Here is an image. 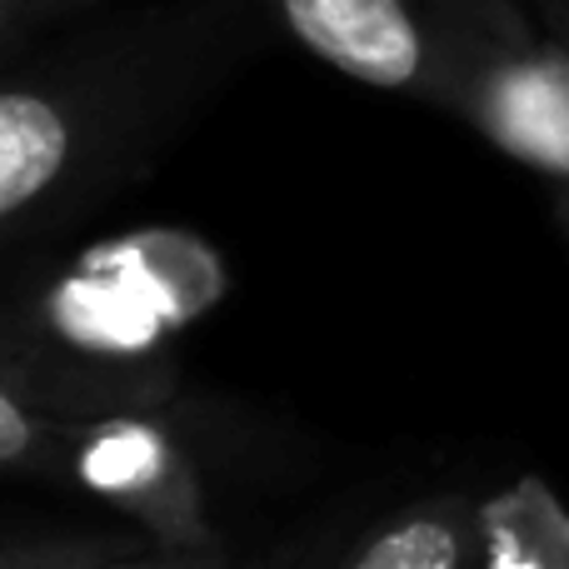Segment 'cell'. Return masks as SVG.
<instances>
[{"mask_svg":"<svg viewBox=\"0 0 569 569\" xmlns=\"http://www.w3.org/2000/svg\"><path fill=\"white\" fill-rule=\"evenodd\" d=\"M305 56L370 90L440 106L450 80L455 0H260Z\"/></svg>","mask_w":569,"mask_h":569,"instance_id":"obj_5","label":"cell"},{"mask_svg":"<svg viewBox=\"0 0 569 569\" xmlns=\"http://www.w3.org/2000/svg\"><path fill=\"white\" fill-rule=\"evenodd\" d=\"M256 560L270 565H335V569H485L480 495L435 490L395 500L375 515L325 525L270 545Z\"/></svg>","mask_w":569,"mask_h":569,"instance_id":"obj_6","label":"cell"},{"mask_svg":"<svg viewBox=\"0 0 569 569\" xmlns=\"http://www.w3.org/2000/svg\"><path fill=\"white\" fill-rule=\"evenodd\" d=\"M440 110L550 186L569 236V46L525 0H455Z\"/></svg>","mask_w":569,"mask_h":569,"instance_id":"obj_4","label":"cell"},{"mask_svg":"<svg viewBox=\"0 0 569 569\" xmlns=\"http://www.w3.org/2000/svg\"><path fill=\"white\" fill-rule=\"evenodd\" d=\"M270 450L230 405L180 390L166 405L66 420L56 490L146 530L176 569H210L240 560L226 510L266 495Z\"/></svg>","mask_w":569,"mask_h":569,"instance_id":"obj_3","label":"cell"},{"mask_svg":"<svg viewBox=\"0 0 569 569\" xmlns=\"http://www.w3.org/2000/svg\"><path fill=\"white\" fill-rule=\"evenodd\" d=\"M76 6H80V16H90V10H96V6H106V0H76Z\"/></svg>","mask_w":569,"mask_h":569,"instance_id":"obj_12","label":"cell"},{"mask_svg":"<svg viewBox=\"0 0 569 569\" xmlns=\"http://www.w3.org/2000/svg\"><path fill=\"white\" fill-rule=\"evenodd\" d=\"M230 290V260L186 226H126L70 256L30 250L0 290V365L70 420L166 405Z\"/></svg>","mask_w":569,"mask_h":569,"instance_id":"obj_2","label":"cell"},{"mask_svg":"<svg viewBox=\"0 0 569 569\" xmlns=\"http://www.w3.org/2000/svg\"><path fill=\"white\" fill-rule=\"evenodd\" d=\"M0 569H176L130 520H46L0 515Z\"/></svg>","mask_w":569,"mask_h":569,"instance_id":"obj_7","label":"cell"},{"mask_svg":"<svg viewBox=\"0 0 569 569\" xmlns=\"http://www.w3.org/2000/svg\"><path fill=\"white\" fill-rule=\"evenodd\" d=\"M70 16H80L76 0H0V60H10Z\"/></svg>","mask_w":569,"mask_h":569,"instance_id":"obj_10","label":"cell"},{"mask_svg":"<svg viewBox=\"0 0 569 569\" xmlns=\"http://www.w3.org/2000/svg\"><path fill=\"white\" fill-rule=\"evenodd\" d=\"M485 569H569V510L540 475L480 495Z\"/></svg>","mask_w":569,"mask_h":569,"instance_id":"obj_8","label":"cell"},{"mask_svg":"<svg viewBox=\"0 0 569 569\" xmlns=\"http://www.w3.org/2000/svg\"><path fill=\"white\" fill-rule=\"evenodd\" d=\"M540 6V16H545V26L555 30V36L569 46V0H535Z\"/></svg>","mask_w":569,"mask_h":569,"instance_id":"obj_11","label":"cell"},{"mask_svg":"<svg viewBox=\"0 0 569 569\" xmlns=\"http://www.w3.org/2000/svg\"><path fill=\"white\" fill-rule=\"evenodd\" d=\"M66 420L70 415L50 410L40 395H30L26 385L0 365V475L40 480L56 490Z\"/></svg>","mask_w":569,"mask_h":569,"instance_id":"obj_9","label":"cell"},{"mask_svg":"<svg viewBox=\"0 0 569 569\" xmlns=\"http://www.w3.org/2000/svg\"><path fill=\"white\" fill-rule=\"evenodd\" d=\"M266 30L260 0H140L0 60V266L146 180Z\"/></svg>","mask_w":569,"mask_h":569,"instance_id":"obj_1","label":"cell"}]
</instances>
